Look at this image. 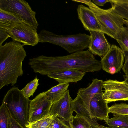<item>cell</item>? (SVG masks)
I'll return each instance as SVG.
<instances>
[{
	"instance_id": "cell-1",
	"label": "cell",
	"mask_w": 128,
	"mask_h": 128,
	"mask_svg": "<svg viewBox=\"0 0 128 128\" xmlns=\"http://www.w3.org/2000/svg\"><path fill=\"white\" fill-rule=\"evenodd\" d=\"M29 64L34 72L44 76L66 69L86 73L98 72L102 69L100 62L88 50L63 56L42 55L30 59Z\"/></svg>"
},
{
	"instance_id": "cell-2",
	"label": "cell",
	"mask_w": 128,
	"mask_h": 128,
	"mask_svg": "<svg viewBox=\"0 0 128 128\" xmlns=\"http://www.w3.org/2000/svg\"><path fill=\"white\" fill-rule=\"evenodd\" d=\"M24 46L13 41L0 46V90L14 86L23 74L22 63L26 56Z\"/></svg>"
},
{
	"instance_id": "cell-3",
	"label": "cell",
	"mask_w": 128,
	"mask_h": 128,
	"mask_svg": "<svg viewBox=\"0 0 128 128\" xmlns=\"http://www.w3.org/2000/svg\"><path fill=\"white\" fill-rule=\"evenodd\" d=\"M38 37L39 42L58 46L71 54L83 51L88 48L90 39V36L85 34L58 35L45 30L40 31Z\"/></svg>"
},
{
	"instance_id": "cell-4",
	"label": "cell",
	"mask_w": 128,
	"mask_h": 128,
	"mask_svg": "<svg viewBox=\"0 0 128 128\" xmlns=\"http://www.w3.org/2000/svg\"><path fill=\"white\" fill-rule=\"evenodd\" d=\"M88 6L94 13L105 34L115 39L123 27L124 19L114 12L111 8L105 10L98 6L91 0H72Z\"/></svg>"
},
{
	"instance_id": "cell-5",
	"label": "cell",
	"mask_w": 128,
	"mask_h": 128,
	"mask_svg": "<svg viewBox=\"0 0 128 128\" xmlns=\"http://www.w3.org/2000/svg\"><path fill=\"white\" fill-rule=\"evenodd\" d=\"M31 101L24 96L18 88L14 87L8 90L2 103L8 108L14 119L25 128H28Z\"/></svg>"
},
{
	"instance_id": "cell-6",
	"label": "cell",
	"mask_w": 128,
	"mask_h": 128,
	"mask_svg": "<svg viewBox=\"0 0 128 128\" xmlns=\"http://www.w3.org/2000/svg\"><path fill=\"white\" fill-rule=\"evenodd\" d=\"M0 28L8 34L13 41L22 43L24 46H35L39 42L37 29L26 22L0 24Z\"/></svg>"
},
{
	"instance_id": "cell-7",
	"label": "cell",
	"mask_w": 128,
	"mask_h": 128,
	"mask_svg": "<svg viewBox=\"0 0 128 128\" xmlns=\"http://www.w3.org/2000/svg\"><path fill=\"white\" fill-rule=\"evenodd\" d=\"M0 9L12 13L26 23L38 28V24L36 12L28 3L23 0H0Z\"/></svg>"
},
{
	"instance_id": "cell-8",
	"label": "cell",
	"mask_w": 128,
	"mask_h": 128,
	"mask_svg": "<svg viewBox=\"0 0 128 128\" xmlns=\"http://www.w3.org/2000/svg\"><path fill=\"white\" fill-rule=\"evenodd\" d=\"M103 98L108 103L128 100V85L124 81L109 80L104 82Z\"/></svg>"
},
{
	"instance_id": "cell-9",
	"label": "cell",
	"mask_w": 128,
	"mask_h": 128,
	"mask_svg": "<svg viewBox=\"0 0 128 128\" xmlns=\"http://www.w3.org/2000/svg\"><path fill=\"white\" fill-rule=\"evenodd\" d=\"M124 60V55L122 49L115 45H112L102 58L100 62L102 69L112 74L117 73L122 68Z\"/></svg>"
},
{
	"instance_id": "cell-10",
	"label": "cell",
	"mask_w": 128,
	"mask_h": 128,
	"mask_svg": "<svg viewBox=\"0 0 128 128\" xmlns=\"http://www.w3.org/2000/svg\"><path fill=\"white\" fill-rule=\"evenodd\" d=\"M52 105L47 97L46 92L38 94L30 102L29 122L37 121L49 114Z\"/></svg>"
},
{
	"instance_id": "cell-11",
	"label": "cell",
	"mask_w": 128,
	"mask_h": 128,
	"mask_svg": "<svg viewBox=\"0 0 128 128\" xmlns=\"http://www.w3.org/2000/svg\"><path fill=\"white\" fill-rule=\"evenodd\" d=\"M72 100L68 90L59 100L53 104L49 114L65 122H68L73 116L71 108Z\"/></svg>"
},
{
	"instance_id": "cell-12",
	"label": "cell",
	"mask_w": 128,
	"mask_h": 128,
	"mask_svg": "<svg viewBox=\"0 0 128 128\" xmlns=\"http://www.w3.org/2000/svg\"><path fill=\"white\" fill-rule=\"evenodd\" d=\"M78 19L86 30L104 32L94 13L89 8L82 5L77 8Z\"/></svg>"
},
{
	"instance_id": "cell-13",
	"label": "cell",
	"mask_w": 128,
	"mask_h": 128,
	"mask_svg": "<svg viewBox=\"0 0 128 128\" xmlns=\"http://www.w3.org/2000/svg\"><path fill=\"white\" fill-rule=\"evenodd\" d=\"M90 39L88 50L93 55L103 57L110 48V44L102 32L89 31Z\"/></svg>"
},
{
	"instance_id": "cell-14",
	"label": "cell",
	"mask_w": 128,
	"mask_h": 128,
	"mask_svg": "<svg viewBox=\"0 0 128 128\" xmlns=\"http://www.w3.org/2000/svg\"><path fill=\"white\" fill-rule=\"evenodd\" d=\"M103 92L95 95L91 100L90 104L91 118L105 120L109 118L108 103L102 98Z\"/></svg>"
},
{
	"instance_id": "cell-15",
	"label": "cell",
	"mask_w": 128,
	"mask_h": 128,
	"mask_svg": "<svg viewBox=\"0 0 128 128\" xmlns=\"http://www.w3.org/2000/svg\"><path fill=\"white\" fill-rule=\"evenodd\" d=\"M86 73L78 70L66 69L50 74L47 76L56 80L59 84H67L71 82L76 83L82 80Z\"/></svg>"
},
{
	"instance_id": "cell-16",
	"label": "cell",
	"mask_w": 128,
	"mask_h": 128,
	"mask_svg": "<svg viewBox=\"0 0 128 128\" xmlns=\"http://www.w3.org/2000/svg\"><path fill=\"white\" fill-rule=\"evenodd\" d=\"M104 82L102 80L94 79L92 80V83L88 86L80 88L78 90L77 95L81 98L90 113V101L95 95L102 92Z\"/></svg>"
},
{
	"instance_id": "cell-17",
	"label": "cell",
	"mask_w": 128,
	"mask_h": 128,
	"mask_svg": "<svg viewBox=\"0 0 128 128\" xmlns=\"http://www.w3.org/2000/svg\"><path fill=\"white\" fill-rule=\"evenodd\" d=\"M69 83L59 84L46 92V95L53 104L59 100L68 90Z\"/></svg>"
},
{
	"instance_id": "cell-18",
	"label": "cell",
	"mask_w": 128,
	"mask_h": 128,
	"mask_svg": "<svg viewBox=\"0 0 128 128\" xmlns=\"http://www.w3.org/2000/svg\"><path fill=\"white\" fill-rule=\"evenodd\" d=\"M71 108L73 112H75L77 116H82L94 120L90 117V113L81 98L77 95L76 98L72 101Z\"/></svg>"
},
{
	"instance_id": "cell-19",
	"label": "cell",
	"mask_w": 128,
	"mask_h": 128,
	"mask_svg": "<svg viewBox=\"0 0 128 128\" xmlns=\"http://www.w3.org/2000/svg\"><path fill=\"white\" fill-rule=\"evenodd\" d=\"M84 117L73 116L68 122L70 128H94L96 122Z\"/></svg>"
},
{
	"instance_id": "cell-20",
	"label": "cell",
	"mask_w": 128,
	"mask_h": 128,
	"mask_svg": "<svg viewBox=\"0 0 128 128\" xmlns=\"http://www.w3.org/2000/svg\"><path fill=\"white\" fill-rule=\"evenodd\" d=\"M114 117L104 120L106 124L111 128H128V115H114Z\"/></svg>"
},
{
	"instance_id": "cell-21",
	"label": "cell",
	"mask_w": 128,
	"mask_h": 128,
	"mask_svg": "<svg viewBox=\"0 0 128 128\" xmlns=\"http://www.w3.org/2000/svg\"><path fill=\"white\" fill-rule=\"evenodd\" d=\"M110 2L114 12L128 20V3L121 2L119 0H110Z\"/></svg>"
},
{
	"instance_id": "cell-22",
	"label": "cell",
	"mask_w": 128,
	"mask_h": 128,
	"mask_svg": "<svg viewBox=\"0 0 128 128\" xmlns=\"http://www.w3.org/2000/svg\"><path fill=\"white\" fill-rule=\"evenodd\" d=\"M22 22H25L14 14L0 9V24L10 25Z\"/></svg>"
},
{
	"instance_id": "cell-23",
	"label": "cell",
	"mask_w": 128,
	"mask_h": 128,
	"mask_svg": "<svg viewBox=\"0 0 128 128\" xmlns=\"http://www.w3.org/2000/svg\"><path fill=\"white\" fill-rule=\"evenodd\" d=\"M55 117L49 114L36 121L29 122L28 128H51L53 120Z\"/></svg>"
},
{
	"instance_id": "cell-24",
	"label": "cell",
	"mask_w": 128,
	"mask_h": 128,
	"mask_svg": "<svg viewBox=\"0 0 128 128\" xmlns=\"http://www.w3.org/2000/svg\"><path fill=\"white\" fill-rule=\"evenodd\" d=\"M122 50L128 51V28L124 26L115 39Z\"/></svg>"
},
{
	"instance_id": "cell-25",
	"label": "cell",
	"mask_w": 128,
	"mask_h": 128,
	"mask_svg": "<svg viewBox=\"0 0 128 128\" xmlns=\"http://www.w3.org/2000/svg\"><path fill=\"white\" fill-rule=\"evenodd\" d=\"M10 114L8 108L2 103L0 108V128H9Z\"/></svg>"
},
{
	"instance_id": "cell-26",
	"label": "cell",
	"mask_w": 128,
	"mask_h": 128,
	"mask_svg": "<svg viewBox=\"0 0 128 128\" xmlns=\"http://www.w3.org/2000/svg\"><path fill=\"white\" fill-rule=\"evenodd\" d=\"M39 79L36 77L33 80L28 84L24 88L21 90V92L27 98H29L32 96L39 85Z\"/></svg>"
},
{
	"instance_id": "cell-27",
	"label": "cell",
	"mask_w": 128,
	"mask_h": 128,
	"mask_svg": "<svg viewBox=\"0 0 128 128\" xmlns=\"http://www.w3.org/2000/svg\"><path fill=\"white\" fill-rule=\"evenodd\" d=\"M109 112L113 115H128V104L122 103L115 104L109 108Z\"/></svg>"
},
{
	"instance_id": "cell-28",
	"label": "cell",
	"mask_w": 128,
	"mask_h": 128,
	"mask_svg": "<svg viewBox=\"0 0 128 128\" xmlns=\"http://www.w3.org/2000/svg\"><path fill=\"white\" fill-rule=\"evenodd\" d=\"M62 119L57 117L53 120L51 128H70Z\"/></svg>"
},
{
	"instance_id": "cell-29",
	"label": "cell",
	"mask_w": 128,
	"mask_h": 128,
	"mask_svg": "<svg viewBox=\"0 0 128 128\" xmlns=\"http://www.w3.org/2000/svg\"><path fill=\"white\" fill-rule=\"evenodd\" d=\"M9 128H25L13 117L10 114L9 120Z\"/></svg>"
},
{
	"instance_id": "cell-30",
	"label": "cell",
	"mask_w": 128,
	"mask_h": 128,
	"mask_svg": "<svg viewBox=\"0 0 128 128\" xmlns=\"http://www.w3.org/2000/svg\"><path fill=\"white\" fill-rule=\"evenodd\" d=\"M123 52L125 62L122 68L126 76H128V51L122 50Z\"/></svg>"
},
{
	"instance_id": "cell-31",
	"label": "cell",
	"mask_w": 128,
	"mask_h": 128,
	"mask_svg": "<svg viewBox=\"0 0 128 128\" xmlns=\"http://www.w3.org/2000/svg\"><path fill=\"white\" fill-rule=\"evenodd\" d=\"M10 37L9 35L2 28H0V46L8 38Z\"/></svg>"
},
{
	"instance_id": "cell-32",
	"label": "cell",
	"mask_w": 128,
	"mask_h": 128,
	"mask_svg": "<svg viewBox=\"0 0 128 128\" xmlns=\"http://www.w3.org/2000/svg\"><path fill=\"white\" fill-rule=\"evenodd\" d=\"M92 2L96 4L99 6H103L106 3L110 2L109 0H93Z\"/></svg>"
},
{
	"instance_id": "cell-33",
	"label": "cell",
	"mask_w": 128,
	"mask_h": 128,
	"mask_svg": "<svg viewBox=\"0 0 128 128\" xmlns=\"http://www.w3.org/2000/svg\"><path fill=\"white\" fill-rule=\"evenodd\" d=\"M94 128H111L109 127H107L99 124L96 122L94 126Z\"/></svg>"
},
{
	"instance_id": "cell-34",
	"label": "cell",
	"mask_w": 128,
	"mask_h": 128,
	"mask_svg": "<svg viewBox=\"0 0 128 128\" xmlns=\"http://www.w3.org/2000/svg\"><path fill=\"white\" fill-rule=\"evenodd\" d=\"M124 76L125 80L124 81L128 85V76Z\"/></svg>"
},
{
	"instance_id": "cell-35",
	"label": "cell",
	"mask_w": 128,
	"mask_h": 128,
	"mask_svg": "<svg viewBox=\"0 0 128 128\" xmlns=\"http://www.w3.org/2000/svg\"><path fill=\"white\" fill-rule=\"evenodd\" d=\"M124 24L126 26V27L128 28V20H124Z\"/></svg>"
},
{
	"instance_id": "cell-36",
	"label": "cell",
	"mask_w": 128,
	"mask_h": 128,
	"mask_svg": "<svg viewBox=\"0 0 128 128\" xmlns=\"http://www.w3.org/2000/svg\"><path fill=\"white\" fill-rule=\"evenodd\" d=\"M119 0L121 2L128 3V0Z\"/></svg>"
}]
</instances>
